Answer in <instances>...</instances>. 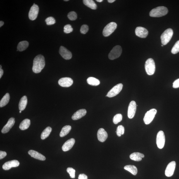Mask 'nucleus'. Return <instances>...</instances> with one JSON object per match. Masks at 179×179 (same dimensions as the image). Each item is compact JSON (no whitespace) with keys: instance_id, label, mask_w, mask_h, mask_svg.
I'll return each mask as SVG.
<instances>
[{"instance_id":"obj_4","label":"nucleus","mask_w":179,"mask_h":179,"mask_svg":"<svg viewBox=\"0 0 179 179\" xmlns=\"http://www.w3.org/2000/svg\"><path fill=\"white\" fill-rule=\"evenodd\" d=\"M173 35V31L171 28L166 29L161 36V38L162 44L166 45L170 42Z\"/></svg>"},{"instance_id":"obj_7","label":"nucleus","mask_w":179,"mask_h":179,"mask_svg":"<svg viewBox=\"0 0 179 179\" xmlns=\"http://www.w3.org/2000/svg\"><path fill=\"white\" fill-rule=\"evenodd\" d=\"M157 113V110L156 109L153 108L148 111L145 115L143 120L144 122L146 125L149 124L154 119Z\"/></svg>"},{"instance_id":"obj_27","label":"nucleus","mask_w":179,"mask_h":179,"mask_svg":"<svg viewBox=\"0 0 179 179\" xmlns=\"http://www.w3.org/2000/svg\"><path fill=\"white\" fill-rule=\"evenodd\" d=\"M83 2L85 6L92 9L95 10L97 8V6L93 0H84Z\"/></svg>"},{"instance_id":"obj_19","label":"nucleus","mask_w":179,"mask_h":179,"mask_svg":"<svg viewBox=\"0 0 179 179\" xmlns=\"http://www.w3.org/2000/svg\"><path fill=\"white\" fill-rule=\"evenodd\" d=\"M75 143V140L74 138H71L67 140L62 146V150L64 152L69 150L73 147Z\"/></svg>"},{"instance_id":"obj_44","label":"nucleus","mask_w":179,"mask_h":179,"mask_svg":"<svg viewBox=\"0 0 179 179\" xmlns=\"http://www.w3.org/2000/svg\"><path fill=\"white\" fill-rule=\"evenodd\" d=\"M4 22L3 21H0V27H1L4 25Z\"/></svg>"},{"instance_id":"obj_9","label":"nucleus","mask_w":179,"mask_h":179,"mask_svg":"<svg viewBox=\"0 0 179 179\" xmlns=\"http://www.w3.org/2000/svg\"><path fill=\"white\" fill-rule=\"evenodd\" d=\"M123 84L122 83L117 85L108 92L107 95L108 97L112 98L117 96L122 90L123 88Z\"/></svg>"},{"instance_id":"obj_42","label":"nucleus","mask_w":179,"mask_h":179,"mask_svg":"<svg viewBox=\"0 0 179 179\" xmlns=\"http://www.w3.org/2000/svg\"><path fill=\"white\" fill-rule=\"evenodd\" d=\"M88 177L86 175L84 174H80L79 176L78 179H87Z\"/></svg>"},{"instance_id":"obj_17","label":"nucleus","mask_w":179,"mask_h":179,"mask_svg":"<svg viewBox=\"0 0 179 179\" xmlns=\"http://www.w3.org/2000/svg\"><path fill=\"white\" fill-rule=\"evenodd\" d=\"M15 123V118L13 117H11L10 118L7 124L4 126L1 130V132L2 134H6L13 127Z\"/></svg>"},{"instance_id":"obj_30","label":"nucleus","mask_w":179,"mask_h":179,"mask_svg":"<svg viewBox=\"0 0 179 179\" xmlns=\"http://www.w3.org/2000/svg\"><path fill=\"white\" fill-rule=\"evenodd\" d=\"M87 81L89 85L93 86H97L100 83V81L98 79L93 77H89Z\"/></svg>"},{"instance_id":"obj_22","label":"nucleus","mask_w":179,"mask_h":179,"mask_svg":"<svg viewBox=\"0 0 179 179\" xmlns=\"http://www.w3.org/2000/svg\"><path fill=\"white\" fill-rule=\"evenodd\" d=\"M144 157V155L139 152H135L131 154L130 158L132 160L139 162L142 160V159Z\"/></svg>"},{"instance_id":"obj_29","label":"nucleus","mask_w":179,"mask_h":179,"mask_svg":"<svg viewBox=\"0 0 179 179\" xmlns=\"http://www.w3.org/2000/svg\"><path fill=\"white\" fill-rule=\"evenodd\" d=\"M71 127L70 125H66L62 128L61 132H60V137H64L68 134L71 131Z\"/></svg>"},{"instance_id":"obj_2","label":"nucleus","mask_w":179,"mask_h":179,"mask_svg":"<svg viewBox=\"0 0 179 179\" xmlns=\"http://www.w3.org/2000/svg\"><path fill=\"white\" fill-rule=\"evenodd\" d=\"M168 13V9L166 7L159 6L152 9L149 15L154 17H159L166 15Z\"/></svg>"},{"instance_id":"obj_28","label":"nucleus","mask_w":179,"mask_h":179,"mask_svg":"<svg viewBox=\"0 0 179 179\" xmlns=\"http://www.w3.org/2000/svg\"><path fill=\"white\" fill-rule=\"evenodd\" d=\"M125 170L131 173L132 175L135 176L137 175L138 170L136 166L134 165H128L124 167Z\"/></svg>"},{"instance_id":"obj_48","label":"nucleus","mask_w":179,"mask_h":179,"mask_svg":"<svg viewBox=\"0 0 179 179\" xmlns=\"http://www.w3.org/2000/svg\"><path fill=\"white\" fill-rule=\"evenodd\" d=\"M22 112V111L20 110V111H19V113H21Z\"/></svg>"},{"instance_id":"obj_3","label":"nucleus","mask_w":179,"mask_h":179,"mask_svg":"<svg viewBox=\"0 0 179 179\" xmlns=\"http://www.w3.org/2000/svg\"><path fill=\"white\" fill-rule=\"evenodd\" d=\"M145 69L147 74L149 76L153 75L156 70L155 64L154 60L152 58L148 59L145 64Z\"/></svg>"},{"instance_id":"obj_16","label":"nucleus","mask_w":179,"mask_h":179,"mask_svg":"<svg viewBox=\"0 0 179 179\" xmlns=\"http://www.w3.org/2000/svg\"><path fill=\"white\" fill-rule=\"evenodd\" d=\"M59 53L63 58L66 60H69L71 59L72 54L71 52L63 46L60 47Z\"/></svg>"},{"instance_id":"obj_1","label":"nucleus","mask_w":179,"mask_h":179,"mask_svg":"<svg viewBox=\"0 0 179 179\" xmlns=\"http://www.w3.org/2000/svg\"><path fill=\"white\" fill-rule=\"evenodd\" d=\"M45 65V59L43 55H37L34 59L32 70L34 72L38 73L44 68Z\"/></svg>"},{"instance_id":"obj_6","label":"nucleus","mask_w":179,"mask_h":179,"mask_svg":"<svg viewBox=\"0 0 179 179\" xmlns=\"http://www.w3.org/2000/svg\"><path fill=\"white\" fill-rule=\"evenodd\" d=\"M117 27V24L115 22H112L108 24L103 29V35L106 37H108L114 32Z\"/></svg>"},{"instance_id":"obj_39","label":"nucleus","mask_w":179,"mask_h":179,"mask_svg":"<svg viewBox=\"0 0 179 179\" xmlns=\"http://www.w3.org/2000/svg\"><path fill=\"white\" fill-rule=\"evenodd\" d=\"M89 27L86 25H83L81 27L80 32L82 34H86L89 30Z\"/></svg>"},{"instance_id":"obj_49","label":"nucleus","mask_w":179,"mask_h":179,"mask_svg":"<svg viewBox=\"0 0 179 179\" xmlns=\"http://www.w3.org/2000/svg\"><path fill=\"white\" fill-rule=\"evenodd\" d=\"M1 67H2L1 65V68L0 69H1Z\"/></svg>"},{"instance_id":"obj_43","label":"nucleus","mask_w":179,"mask_h":179,"mask_svg":"<svg viewBox=\"0 0 179 179\" xmlns=\"http://www.w3.org/2000/svg\"><path fill=\"white\" fill-rule=\"evenodd\" d=\"M3 74V71L2 69H0V78H1Z\"/></svg>"},{"instance_id":"obj_38","label":"nucleus","mask_w":179,"mask_h":179,"mask_svg":"<svg viewBox=\"0 0 179 179\" xmlns=\"http://www.w3.org/2000/svg\"><path fill=\"white\" fill-rule=\"evenodd\" d=\"M67 171L68 173H69L70 176L71 178H75L76 170L72 168H67Z\"/></svg>"},{"instance_id":"obj_47","label":"nucleus","mask_w":179,"mask_h":179,"mask_svg":"<svg viewBox=\"0 0 179 179\" xmlns=\"http://www.w3.org/2000/svg\"><path fill=\"white\" fill-rule=\"evenodd\" d=\"M69 1V0H65V1Z\"/></svg>"},{"instance_id":"obj_31","label":"nucleus","mask_w":179,"mask_h":179,"mask_svg":"<svg viewBox=\"0 0 179 179\" xmlns=\"http://www.w3.org/2000/svg\"><path fill=\"white\" fill-rule=\"evenodd\" d=\"M52 131V129L50 127H48L43 131L41 135V138L44 140L47 138L49 136Z\"/></svg>"},{"instance_id":"obj_50","label":"nucleus","mask_w":179,"mask_h":179,"mask_svg":"<svg viewBox=\"0 0 179 179\" xmlns=\"http://www.w3.org/2000/svg\"><path fill=\"white\" fill-rule=\"evenodd\" d=\"M162 47H163V45H162Z\"/></svg>"},{"instance_id":"obj_23","label":"nucleus","mask_w":179,"mask_h":179,"mask_svg":"<svg viewBox=\"0 0 179 179\" xmlns=\"http://www.w3.org/2000/svg\"><path fill=\"white\" fill-rule=\"evenodd\" d=\"M28 102L27 97L26 96H23L21 99L19 104V110L23 111L25 109Z\"/></svg>"},{"instance_id":"obj_36","label":"nucleus","mask_w":179,"mask_h":179,"mask_svg":"<svg viewBox=\"0 0 179 179\" xmlns=\"http://www.w3.org/2000/svg\"><path fill=\"white\" fill-rule=\"evenodd\" d=\"M45 21L47 24L48 25H52L55 23V19L52 17H48L45 19Z\"/></svg>"},{"instance_id":"obj_46","label":"nucleus","mask_w":179,"mask_h":179,"mask_svg":"<svg viewBox=\"0 0 179 179\" xmlns=\"http://www.w3.org/2000/svg\"><path fill=\"white\" fill-rule=\"evenodd\" d=\"M96 1L98 2H101L103 1V0H96Z\"/></svg>"},{"instance_id":"obj_21","label":"nucleus","mask_w":179,"mask_h":179,"mask_svg":"<svg viewBox=\"0 0 179 179\" xmlns=\"http://www.w3.org/2000/svg\"><path fill=\"white\" fill-rule=\"evenodd\" d=\"M87 111L85 109L79 110L75 113L72 117V119L73 120H77L80 119L86 114Z\"/></svg>"},{"instance_id":"obj_37","label":"nucleus","mask_w":179,"mask_h":179,"mask_svg":"<svg viewBox=\"0 0 179 179\" xmlns=\"http://www.w3.org/2000/svg\"><path fill=\"white\" fill-rule=\"evenodd\" d=\"M73 31V29L71 25L67 24L65 25L64 27V32L66 34L71 33Z\"/></svg>"},{"instance_id":"obj_25","label":"nucleus","mask_w":179,"mask_h":179,"mask_svg":"<svg viewBox=\"0 0 179 179\" xmlns=\"http://www.w3.org/2000/svg\"><path fill=\"white\" fill-rule=\"evenodd\" d=\"M29 43L27 41H21L18 43L17 46V51L22 52L26 50L28 48L29 46Z\"/></svg>"},{"instance_id":"obj_35","label":"nucleus","mask_w":179,"mask_h":179,"mask_svg":"<svg viewBox=\"0 0 179 179\" xmlns=\"http://www.w3.org/2000/svg\"><path fill=\"white\" fill-rule=\"evenodd\" d=\"M68 17L71 21L76 20L77 18V14L76 12L71 11L68 14Z\"/></svg>"},{"instance_id":"obj_41","label":"nucleus","mask_w":179,"mask_h":179,"mask_svg":"<svg viewBox=\"0 0 179 179\" xmlns=\"http://www.w3.org/2000/svg\"><path fill=\"white\" fill-rule=\"evenodd\" d=\"M7 155L6 152L2 151H0V159H1L5 157Z\"/></svg>"},{"instance_id":"obj_10","label":"nucleus","mask_w":179,"mask_h":179,"mask_svg":"<svg viewBox=\"0 0 179 179\" xmlns=\"http://www.w3.org/2000/svg\"><path fill=\"white\" fill-rule=\"evenodd\" d=\"M39 12V8L37 5L34 3L31 7L29 13V17L31 20H34L37 18Z\"/></svg>"},{"instance_id":"obj_5","label":"nucleus","mask_w":179,"mask_h":179,"mask_svg":"<svg viewBox=\"0 0 179 179\" xmlns=\"http://www.w3.org/2000/svg\"><path fill=\"white\" fill-rule=\"evenodd\" d=\"M122 52V48L120 45H116L111 50L108 55V58L110 60H114L119 57Z\"/></svg>"},{"instance_id":"obj_18","label":"nucleus","mask_w":179,"mask_h":179,"mask_svg":"<svg viewBox=\"0 0 179 179\" xmlns=\"http://www.w3.org/2000/svg\"><path fill=\"white\" fill-rule=\"evenodd\" d=\"M97 137L99 141L104 142L108 137V134L105 130L103 128L99 129L97 132Z\"/></svg>"},{"instance_id":"obj_14","label":"nucleus","mask_w":179,"mask_h":179,"mask_svg":"<svg viewBox=\"0 0 179 179\" xmlns=\"http://www.w3.org/2000/svg\"><path fill=\"white\" fill-rule=\"evenodd\" d=\"M20 164L19 162L16 160H13L6 162L2 166V168L5 170H8L12 168L17 167Z\"/></svg>"},{"instance_id":"obj_33","label":"nucleus","mask_w":179,"mask_h":179,"mask_svg":"<svg viewBox=\"0 0 179 179\" xmlns=\"http://www.w3.org/2000/svg\"><path fill=\"white\" fill-rule=\"evenodd\" d=\"M124 127L122 125H120L118 126L117 128L116 133L118 136L120 137L122 136V135L124 134Z\"/></svg>"},{"instance_id":"obj_15","label":"nucleus","mask_w":179,"mask_h":179,"mask_svg":"<svg viewBox=\"0 0 179 179\" xmlns=\"http://www.w3.org/2000/svg\"><path fill=\"white\" fill-rule=\"evenodd\" d=\"M135 32L138 37L142 38H146L148 34V31L147 29L141 27H137Z\"/></svg>"},{"instance_id":"obj_34","label":"nucleus","mask_w":179,"mask_h":179,"mask_svg":"<svg viewBox=\"0 0 179 179\" xmlns=\"http://www.w3.org/2000/svg\"><path fill=\"white\" fill-rule=\"evenodd\" d=\"M179 52V40L176 42L172 49L171 52L173 54H177Z\"/></svg>"},{"instance_id":"obj_45","label":"nucleus","mask_w":179,"mask_h":179,"mask_svg":"<svg viewBox=\"0 0 179 179\" xmlns=\"http://www.w3.org/2000/svg\"><path fill=\"white\" fill-rule=\"evenodd\" d=\"M108 2H109V3H113V2H115V0H108Z\"/></svg>"},{"instance_id":"obj_24","label":"nucleus","mask_w":179,"mask_h":179,"mask_svg":"<svg viewBox=\"0 0 179 179\" xmlns=\"http://www.w3.org/2000/svg\"><path fill=\"white\" fill-rule=\"evenodd\" d=\"M30 124V120L28 119H25L22 122L19 127L21 130H25L28 129Z\"/></svg>"},{"instance_id":"obj_8","label":"nucleus","mask_w":179,"mask_h":179,"mask_svg":"<svg viewBox=\"0 0 179 179\" xmlns=\"http://www.w3.org/2000/svg\"><path fill=\"white\" fill-rule=\"evenodd\" d=\"M165 137L162 131H159L157 134L156 143L157 147L159 149H163L165 144Z\"/></svg>"},{"instance_id":"obj_20","label":"nucleus","mask_w":179,"mask_h":179,"mask_svg":"<svg viewBox=\"0 0 179 179\" xmlns=\"http://www.w3.org/2000/svg\"><path fill=\"white\" fill-rule=\"evenodd\" d=\"M29 155H30L31 157L41 161H45V157L43 155L38 153V152L33 150H30L28 152Z\"/></svg>"},{"instance_id":"obj_11","label":"nucleus","mask_w":179,"mask_h":179,"mask_svg":"<svg viewBox=\"0 0 179 179\" xmlns=\"http://www.w3.org/2000/svg\"><path fill=\"white\" fill-rule=\"evenodd\" d=\"M136 104L134 101H131L128 110V117L130 119L134 117L136 110Z\"/></svg>"},{"instance_id":"obj_12","label":"nucleus","mask_w":179,"mask_h":179,"mask_svg":"<svg viewBox=\"0 0 179 179\" xmlns=\"http://www.w3.org/2000/svg\"><path fill=\"white\" fill-rule=\"evenodd\" d=\"M176 166V163L175 161H172L169 163L166 169L165 175L167 177H171L173 175Z\"/></svg>"},{"instance_id":"obj_32","label":"nucleus","mask_w":179,"mask_h":179,"mask_svg":"<svg viewBox=\"0 0 179 179\" xmlns=\"http://www.w3.org/2000/svg\"><path fill=\"white\" fill-rule=\"evenodd\" d=\"M122 119V116L121 114L118 113L113 118V122L115 124H117L121 122Z\"/></svg>"},{"instance_id":"obj_13","label":"nucleus","mask_w":179,"mask_h":179,"mask_svg":"<svg viewBox=\"0 0 179 179\" xmlns=\"http://www.w3.org/2000/svg\"><path fill=\"white\" fill-rule=\"evenodd\" d=\"M73 80L69 77H64L60 79L58 83L60 86L64 87H69L73 84Z\"/></svg>"},{"instance_id":"obj_26","label":"nucleus","mask_w":179,"mask_h":179,"mask_svg":"<svg viewBox=\"0 0 179 179\" xmlns=\"http://www.w3.org/2000/svg\"><path fill=\"white\" fill-rule=\"evenodd\" d=\"M10 96L8 93H6L0 101V107L2 108L6 105L9 102Z\"/></svg>"},{"instance_id":"obj_40","label":"nucleus","mask_w":179,"mask_h":179,"mask_svg":"<svg viewBox=\"0 0 179 179\" xmlns=\"http://www.w3.org/2000/svg\"><path fill=\"white\" fill-rule=\"evenodd\" d=\"M173 87L174 88H179V78L173 82Z\"/></svg>"}]
</instances>
